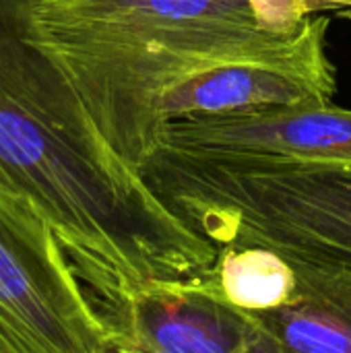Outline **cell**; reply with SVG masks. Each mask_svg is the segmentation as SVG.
<instances>
[{
	"instance_id": "cell-1",
	"label": "cell",
	"mask_w": 351,
	"mask_h": 353,
	"mask_svg": "<svg viewBox=\"0 0 351 353\" xmlns=\"http://www.w3.org/2000/svg\"><path fill=\"white\" fill-rule=\"evenodd\" d=\"M33 6L0 0V192L50 221L101 316L153 279L211 273L217 248L103 141L35 43Z\"/></svg>"
},
{
	"instance_id": "cell-2",
	"label": "cell",
	"mask_w": 351,
	"mask_h": 353,
	"mask_svg": "<svg viewBox=\"0 0 351 353\" xmlns=\"http://www.w3.org/2000/svg\"><path fill=\"white\" fill-rule=\"evenodd\" d=\"M329 21L298 29H213L126 46L43 50L64 72L103 141L139 174L161 128L186 116L267 105L333 103Z\"/></svg>"
},
{
	"instance_id": "cell-3",
	"label": "cell",
	"mask_w": 351,
	"mask_h": 353,
	"mask_svg": "<svg viewBox=\"0 0 351 353\" xmlns=\"http://www.w3.org/2000/svg\"><path fill=\"white\" fill-rule=\"evenodd\" d=\"M0 353H116L114 333L35 205L0 192Z\"/></svg>"
},
{
	"instance_id": "cell-4",
	"label": "cell",
	"mask_w": 351,
	"mask_h": 353,
	"mask_svg": "<svg viewBox=\"0 0 351 353\" xmlns=\"http://www.w3.org/2000/svg\"><path fill=\"white\" fill-rule=\"evenodd\" d=\"M302 0H35L33 37L43 50L126 46L213 29H298Z\"/></svg>"
},
{
	"instance_id": "cell-5",
	"label": "cell",
	"mask_w": 351,
	"mask_h": 353,
	"mask_svg": "<svg viewBox=\"0 0 351 353\" xmlns=\"http://www.w3.org/2000/svg\"><path fill=\"white\" fill-rule=\"evenodd\" d=\"M116 353H271L277 341L250 310L230 302L215 273L153 279L103 314Z\"/></svg>"
},
{
	"instance_id": "cell-6",
	"label": "cell",
	"mask_w": 351,
	"mask_h": 353,
	"mask_svg": "<svg viewBox=\"0 0 351 353\" xmlns=\"http://www.w3.org/2000/svg\"><path fill=\"white\" fill-rule=\"evenodd\" d=\"M157 147L211 157L351 161V110L298 103L186 116L161 128Z\"/></svg>"
},
{
	"instance_id": "cell-7",
	"label": "cell",
	"mask_w": 351,
	"mask_h": 353,
	"mask_svg": "<svg viewBox=\"0 0 351 353\" xmlns=\"http://www.w3.org/2000/svg\"><path fill=\"white\" fill-rule=\"evenodd\" d=\"M215 279L230 302L250 312L288 306L296 296L290 263L265 246H225L217 250Z\"/></svg>"
},
{
	"instance_id": "cell-8",
	"label": "cell",
	"mask_w": 351,
	"mask_h": 353,
	"mask_svg": "<svg viewBox=\"0 0 351 353\" xmlns=\"http://www.w3.org/2000/svg\"><path fill=\"white\" fill-rule=\"evenodd\" d=\"M308 10L321 12V10H339V14L350 17L351 19V0H302Z\"/></svg>"
}]
</instances>
